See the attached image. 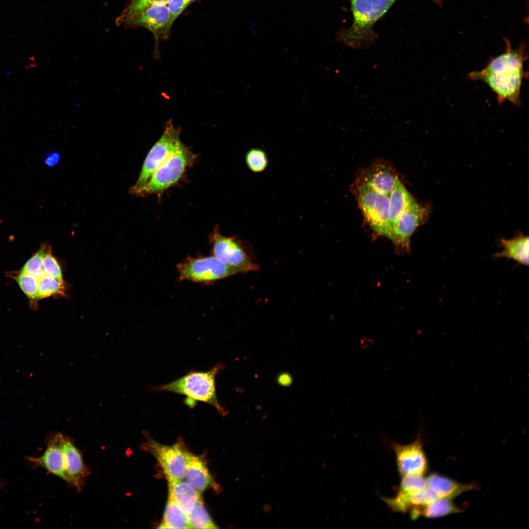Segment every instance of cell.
<instances>
[{"instance_id": "1", "label": "cell", "mask_w": 529, "mask_h": 529, "mask_svg": "<svg viewBox=\"0 0 529 529\" xmlns=\"http://www.w3.org/2000/svg\"><path fill=\"white\" fill-rule=\"evenodd\" d=\"M505 51L491 57L481 71L470 72L467 79L484 82L496 95L499 105L508 100L515 106L521 105V88L523 79L528 78L524 63L528 58L527 46L522 43L513 49L510 41L504 38Z\"/></svg>"}, {"instance_id": "2", "label": "cell", "mask_w": 529, "mask_h": 529, "mask_svg": "<svg viewBox=\"0 0 529 529\" xmlns=\"http://www.w3.org/2000/svg\"><path fill=\"white\" fill-rule=\"evenodd\" d=\"M397 0H349L353 22L348 28L337 33V39L344 44L361 48L376 38L374 24L382 18Z\"/></svg>"}, {"instance_id": "3", "label": "cell", "mask_w": 529, "mask_h": 529, "mask_svg": "<svg viewBox=\"0 0 529 529\" xmlns=\"http://www.w3.org/2000/svg\"><path fill=\"white\" fill-rule=\"evenodd\" d=\"M223 365L218 364L207 371H192L186 375L167 384L152 386V390L167 391L186 396L185 404L193 407L201 401L214 407L219 414L227 411L218 401L216 393V377Z\"/></svg>"}, {"instance_id": "4", "label": "cell", "mask_w": 529, "mask_h": 529, "mask_svg": "<svg viewBox=\"0 0 529 529\" xmlns=\"http://www.w3.org/2000/svg\"><path fill=\"white\" fill-rule=\"evenodd\" d=\"M197 155L180 141L166 161L154 172L147 182L134 194L145 196L161 195L178 183L187 169L195 162Z\"/></svg>"}, {"instance_id": "5", "label": "cell", "mask_w": 529, "mask_h": 529, "mask_svg": "<svg viewBox=\"0 0 529 529\" xmlns=\"http://www.w3.org/2000/svg\"><path fill=\"white\" fill-rule=\"evenodd\" d=\"M179 281L188 280L210 285L229 276L242 273L235 267L227 264L213 256H188L177 264Z\"/></svg>"}, {"instance_id": "6", "label": "cell", "mask_w": 529, "mask_h": 529, "mask_svg": "<svg viewBox=\"0 0 529 529\" xmlns=\"http://www.w3.org/2000/svg\"><path fill=\"white\" fill-rule=\"evenodd\" d=\"M357 195L364 218L372 230L392 240V228L389 217V195L380 193L363 184L357 186Z\"/></svg>"}, {"instance_id": "7", "label": "cell", "mask_w": 529, "mask_h": 529, "mask_svg": "<svg viewBox=\"0 0 529 529\" xmlns=\"http://www.w3.org/2000/svg\"><path fill=\"white\" fill-rule=\"evenodd\" d=\"M180 141V129L174 126L171 120L167 121L162 136L147 155L138 179L130 189V193L134 194L145 185L154 172L169 157Z\"/></svg>"}, {"instance_id": "8", "label": "cell", "mask_w": 529, "mask_h": 529, "mask_svg": "<svg viewBox=\"0 0 529 529\" xmlns=\"http://www.w3.org/2000/svg\"><path fill=\"white\" fill-rule=\"evenodd\" d=\"M209 241L212 256L222 262L240 269L242 273L259 269L236 238L221 235L217 225L210 235Z\"/></svg>"}, {"instance_id": "9", "label": "cell", "mask_w": 529, "mask_h": 529, "mask_svg": "<svg viewBox=\"0 0 529 529\" xmlns=\"http://www.w3.org/2000/svg\"><path fill=\"white\" fill-rule=\"evenodd\" d=\"M170 15L167 4L151 5L128 17L116 23L118 25L124 24L129 27L142 26L153 35L156 44L160 38L168 37Z\"/></svg>"}, {"instance_id": "10", "label": "cell", "mask_w": 529, "mask_h": 529, "mask_svg": "<svg viewBox=\"0 0 529 529\" xmlns=\"http://www.w3.org/2000/svg\"><path fill=\"white\" fill-rule=\"evenodd\" d=\"M142 448L155 457L168 481L184 479L187 451L180 443L165 445L149 439Z\"/></svg>"}, {"instance_id": "11", "label": "cell", "mask_w": 529, "mask_h": 529, "mask_svg": "<svg viewBox=\"0 0 529 529\" xmlns=\"http://www.w3.org/2000/svg\"><path fill=\"white\" fill-rule=\"evenodd\" d=\"M427 210L413 201L400 215L392 227V241L398 249L409 251L410 239L427 216Z\"/></svg>"}, {"instance_id": "12", "label": "cell", "mask_w": 529, "mask_h": 529, "mask_svg": "<svg viewBox=\"0 0 529 529\" xmlns=\"http://www.w3.org/2000/svg\"><path fill=\"white\" fill-rule=\"evenodd\" d=\"M57 435L64 456L67 482L80 490L89 471L84 464L80 451L71 439L60 433H57Z\"/></svg>"}, {"instance_id": "13", "label": "cell", "mask_w": 529, "mask_h": 529, "mask_svg": "<svg viewBox=\"0 0 529 529\" xmlns=\"http://www.w3.org/2000/svg\"><path fill=\"white\" fill-rule=\"evenodd\" d=\"M47 440L46 449L43 454L39 457H28L27 460L30 466L41 467L67 482L64 456L57 433L49 435Z\"/></svg>"}, {"instance_id": "14", "label": "cell", "mask_w": 529, "mask_h": 529, "mask_svg": "<svg viewBox=\"0 0 529 529\" xmlns=\"http://www.w3.org/2000/svg\"><path fill=\"white\" fill-rule=\"evenodd\" d=\"M398 467L403 476L423 475L427 470V461L419 439L407 445L395 444Z\"/></svg>"}, {"instance_id": "15", "label": "cell", "mask_w": 529, "mask_h": 529, "mask_svg": "<svg viewBox=\"0 0 529 529\" xmlns=\"http://www.w3.org/2000/svg\"><path fill=\"white\" fill-rule=\"evenodd\" d=\"M184 479L200 493L215 486V482L203 459L187 451Z\"/></svg>"}, {"instance_id": "16", "label": "cell", "mask_w": 529, "mask_h": 529, "mask_svg": "<svg viewBox=\"0 0 529 529\" xmlns=\"http://www.w3.org/2000/svg\"><path fill=\"white\" fill-rule=\"evenodd\" d=\"M398 180L392 168L377 164L363 173L359 184L366 185L380 193L389 195Z\"/></svg>"}, {"instance_id": "17", "label": "cell", "mask_w": 529, "mask_h": 529, "mask_svg": "<svg viewBox=\"0 0 529 529\" xmlns=\"http://www.w3.org/2000/svg\"><path fill=\"white\" fill-rule=\"evenodd\" d=\"M168 481L169 496L181 509L188 514L202 499L200 492L195 490L183 480Z\"/></svg>"}, {"instance_id": "18", "label": "cell", "mask_w": 529, "mask_h": 529, "mask_svg": "<svg viewBox=\"0 0 529 529\" xmlns=\"http://www.w3.org/2000/svg\"><path fill=\"white\" fill-rule=\"evenodd\" d=\"M427 485L438 498L451 500L459 494L474 488V485L464 484L433 474L426 479Z\"/></svg>"}, {"instance_id": "19", "label": "cell", "mask_w": 529, "mask_h": 529, "mask_svg": "<svg viewBox=\"0 0 529 529\" xmlns=\"http://www.w3.org/2000/svg\"><path fill=\"white\" fill-rule=\"evenodd\" d=\"M529 238L523 235L509 240H501L502 251L496 253V257L512 259L524 265L529 264Z\"/></svg>"}, {"instance_id": "20", "label": "cell", "mask_w": 529, "mask_h": 529, "mask_svg": "<svg viewBox=\"0 0 529 529\" xmlns=\"http://www.w3.org/2000/svg\"><path fill=\"white\" fill-rule=\"evenodd\" d=\"M389 217L392 228L400 215L414 199L399 180L389 196Z\"/></svg>"}, {"instance_id": "21", "label": "cell", "mask_w": 529, "mask_h": 529, "mask_svg": "<svg viewBox=\"0 0 529 529\" xmlns=\"http://www.w3.org/2000/svg\"><path fill=\"white\" fill-rule=\"evenodd\" d=\"M460 511V509L455 505L450 500L437 498L426 506L411 510V517L415 519L419 516L423 515L428 518H435Z\"/></svg>"}, {"instance_id": "22", "label": "cell", "mask_w": 529, "mask_h": 529, "mask_svg": "<svg viewBox=\"0 0 529 529\" xmlns=\"http://www.w3.org/2000/svg\"><path fill=\"white\" fill-rule=\"evenodd\" d=\"M160 525L159 528L163 529H190L187 514L170 496Z\"/></svg>"}, {"instance_id": "23", "label": "cell", "mask_w": 529, "mask_h": 529, "mask_svg": "<svg viewBox=\"0 0 529 529\" xmlns=\"http://www.w3.org/2000/svg\"><path fill=\"white\" fill-rule=\"evenodd\" d=\"M50 248L47 243H43L39 249L28 259L20 271L33 275L39 280L45 274L43 268L44 258Z\"/></svg>"}, {"instance_id": "24", "label": "cell", "mask_w": 529, "mask_h": 529, "mask_svg": "<svg viewBox=\"0 0 529 529\" xmlns=\"http://www.w3.org/2000/svg\"><path fill=\"white\" fill-rule=\"evenodd\" d=\"M14 279L21 289L31 302L39 299V280L35 276L19 271Z\"/></svg>"}, {"instance_id": "25", "label": "cell", "mask_w": 529, "mask_h": 529, "mask_svg": "<svg viewBox=\"0 0 529 529\" xmlns=\"http://www.w3.org/2000/svg\"><path fill=\"white\" fill-rule=\"evenodd\" d=\"M187 517L190 528H217L203 505V502L198 504L192 511L187 514Z\"/></svg>"}, {"instance_id": "26", "label": "cell", "mask_w": 529, "mask_h": 529, "mask_svg": "<svg viewBox=\"0 0 529 529\" xmlns=\"http://www.w3.org/2000/svg\"><path fill=\"white\" fill-rule=\"evenodd\" d=\"M65 290L63 281L47 275L39 279V299L56 295H63Z\"/></svg>"}, {"instance_id": "27", "label": "cell", "mask_w": 529, "mask_h": 529, "mask_svg": "<svg viewBox=\"0 0 529 529\" xmlns=\"http://www.w3.org/2000/svg\"><path fill=\"white\" fill-rule=\"evenodd\" d=\"M245 162L248 168L253 172H261L266 169L268 159L266 152L262 149L252 148L245 155Z\"/></svg>"}, {"instance_id": "28", "label": "cell", "mask_w": 529, "mask_h": 529, "mask_svg": "<svg viewBox=\"0 0 529 529\" xmlns=\"http://www.w3.org/2000/svg\"><path fill=\"white\" fill-rule=\"evenodd\" d=\"M427 487L426 479L423 475H406L403 477L399 493L412 495L423 490Z\"/></svg>"}, {"instance_id": "29", "label": "cell", "mask_w": 529, "mask_h": 529, "mask_svg": "<svg viewBox=\"0 0 529 529\" xmlns=\"http://www.w3.org/2000/svg\"><path fill=\"white\" fill-rule=\"evenodd\" d=\"M170 0H130L129 3L116 19V23L128 17L151 5L167 4Z\"/></svg>"}, {"instance_id": "30", "label": "cell", "mask_w": 529, "mask_h": 529, "mask_svg": "<svg viewBox=\"0 0 529 529\" xmlns=\"http://www.w3.org/2000/svg\"><path fill=\"white\" fill-rule=\"evenodd\" d=\"M43 268L45 275L63 281L60 265L57 259L51 253L50 248L44 258Z\"/></svg>"}, {"instance_id": "31", "label": "cell", "mask_w": 529, "mask_h": 529, "mask_svg": "<svg viewBox=\"0 0 529 529\" xmlns=\"http://www.w3.org/2000/svg\"><path fill=\"white\" fill-rule=\"evenodd\" d=\"M195 0H170L168 3L170 15V26L186 7Z\"/></svg>"}, {"instance_id": "32", "label": "cell", "mask_w": 529, "mask_h": 529, "mask_svg": "<svg viewBox=\"0 0 529 529\" xmlns=\"http://www.w3.org/2000/svg\"><path fill=\"white\" fill-rule=\"evenodd\" d=\"M60 159V155L56 152L48 153L44 160L45 164L48 167L51 168L57 165Z\"/></svg>"}, {"instance_id": "33", "label": "cell", "mask_w": 529, "mask_h": 529, "mask_svg": "<svg viewBox=\"0 0 529 529\" xmlns=\"http://www.w3.org/2000/svg\"><path fill=\"white\" fill-rule=\"evenodd\" d=\"M293 381V379L290 374L288 372H283L279 374L277 378V383L282 386H287L290 385Z\"/></svg>"}, {"instance_id": "34", "label": "cell", "mask_w": 529, "mask_h": 529, "mask_svg": "<svg viewBox=\"0 0 529 529\" xmlns=\"http://www.w3.org/2000/svg\"><path fill=\"white\" fill-rule=\"evenodd\" d=\"M263 510L265 512H268L271 510V505L269 504H265L263 506Z\"/></svg>"}, {"instance_id": "35", "label": "cell", "mask_w": 529, "mask_h": 529, "mask_svg": "<svg viewBox=\"0 0 529 529\" xmlns=\"http://www.w3.org/2000/svg\"><path fill=\"white\" fill-rule=\"evenodd\" d=\"M431 0L433 1L434 2H435L436 4H438L439 6H440L442 4V0Z\"/></svg>"}, {"instance_id": "36", "label": "cell", "mask_w": 529, "mask_h": 529, "mask_svg": "<svg viewBox=\"0 0 529 529\" xmlns=\"http://www.w3.org/2000/svg\"><path fill=\"white\" fill-rule=\"evenodd\" d=\"M0 486H1V484H0Z\"/></svg>"}, {"instance_id": "37", "label": "cell", "mask_w": 529, "mask_h": 529, "mask_svg": "<svg viewBox=\"0 0 529 529\" xmlns=\"http://www.w3.org/2000/svg\"><path fill=\"white\" fill-rule=\"evenodd\" d=\"M128 0L129 1V0Z\"/></svg>"}]
</instances>
